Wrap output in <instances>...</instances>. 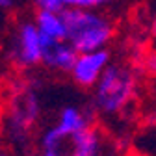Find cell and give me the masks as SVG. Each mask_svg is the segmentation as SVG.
I'll return each mask as SVG.
<instances>
[{"mask_svg":"<svg viewBox=\"0 0 156 156\" xmlns=\"http://www.w3.org/2000/svg\"><path fill=\"white\" fill-rule=\"evenodd\" d=\"M37 9H47V11H63L65 6L62 0H32Z\"/></svg>","mask_w":156,"mask_h":156,"instance_id":"12","label":"cell"},{"mask_svg":"<svg viewBox=\"0 0 156 156\" xmlns=\"http://www.w3.org/2000/svg\"><path fill=\"white\" fill-rule=\"evenodd\" d=\"M71 141H73L71 156H101V136L93 126H87L82 132L74 134Z\"/></svg>","mask_w":156,"mask_h":156,"instance_id":"9","label":"cell"},{"mask_svg":"<svg viewBox=\"0 0 156 156\" xmlns=\"http://www.w3.org/2000/svg\"><path fill=\"white\" fill-rule=\"evenodd\" d=\"M15 6V0H0V11H9Z\"/></svg>","mask_w":156,"mask_h":156,"instance_id":"14","label":"cell"},{"mask_svg":"<svg viewBox=\"0 0 156 156\" xmlns=\"http://www.w3.org/2000/svg\"><path fill=\"white\" fill-rule=\"evenodd\" d=\"M78 58V50L67 39H50L43 35V63L54 71L71 73Z\"/></svg>","mask_w":156,"mask_h":156,"instance_id":"5","label":"cell"},{"mask_svg":"<svg viewBox=\"0 0 156 156\" xmlns=\"http://www.w3.org/2000/svg\"><path fill=\"white\" fill-rule=\"evenodd\" d=\"M41 156H63V154H62L60 151H45Z\"/></svg>","mask_w":156,"mask_h":156,"instance_id":"16","label":"cell"},{"mask_svg":"<svg viewBox=\"0 0 156 156\" xmlns=\"http://www.w3.org/2000/svg\"><path fill=\"white\" fill-rule=\"evenodd\" d=\"M58 128V132H60L63 138H73L74 134L78 132H82L84 128L91 126L89 125V117L80 110V108H76V106H67L62 110L60 113V121H58L54 125Z\"/></svg>","mask_w":156,"mask_h":156,"instance_id":"8","label":"cell"},{"mask_svg":"<svg viewBox=\"0 0 156 156\" xmlns=\"http://www.w3.org/2000/svg\"><path fill=\"white\" fill-rule=\"evenodd\" d=\"M9 54L19 67H34L43 63V34L34 21H24L17 28Z\"/></svg>","mask_w":156,"mask_h":156,"instance_id":"3","label":"cell"},{"mask_svg":"<svg viewBox=\"0 0 156 156\" xmlns=\"http://www.w3.org/2000/svg\"><path fill=\"white\" fill-rule=\"evenodd\" d=\"M145 71L151 76H156V48L145 56Z\"/></svg>","mask_w":156,"mask_h":156,"instance_id":"13","label":"cell"},{"mask_svg":"<svg viewBox=\"0 0 156 156\" xmlns=\"http://www.w3.org/2000/svg\"><path fill=\"white\" fill-rule=\"evenodd\" d=\"M0 156H8V154H2V152H0Z\"/></svg>","mask_w":156,"mask_h":156,"instance_id":"17","label":"cell"},{"mask_svg":"<svg viewBox=\"0 0 156 156\" xmlns=\"http://www.w3.org/2000/svg\"><path fill=\"white\" fill-rule=\"evenodd\" d=\"M37 113H39L37 97L34 93H26L24 97H21V102L13 108L11 121H9V128L13 132V138H19V134L24 138L28 126L37 119Z\"/></svg>","mask_w":156,"mask_h":156,"instance_id":"6","label":"cell"},{"mask_svg":"<svg viewBox=\"0 0 156 156\" xmlns=\"http://www.w3.org/2000/svg\"><path fill=\"white\" fill-rule=\"evenodd\" d=\"M65 8H86V9H99L115 0H62Z\"/></svg>","mask_w":156,"mask_h":156,"instance_id":"11","label":"cell"},{"mask_svg":"<svg viewBox=\"0 0 156 156\" xmlns=\"http://www.w3.org/2000/svg\"><path fill=\"white\" fill-rule=\"evenodd\" d=\"M34 23L37 24L39 32L50 39H67V24L63 11H47V9H37Z\"/></svg>","mask_w":156,"mask_h":156,"instance_id":"7","label":"cell"},{"mask_svg":"<svg viewBox=\"0 0 156 156\" xmlns=\"http://www.w3.org/2000/svg\"><path fill=\"white\" fill-rule=\"evenodd\" d=\"M63 141H65V138L58 132L56 126H50L48 130H45L43 138H41V145H43L45 151H60Z\"/></svg>","mask_w":156,"mask_h":156,"instance_id":"10","label":"cell"},{"mask_svg":"<svg viewBox=\"0 0 156 156\" xmlns=\"http://www.w3.org/2000/svg\"><path fill=\"white\" fill-rule=\"evenodd\" d=\"M136 87H138V82L132 69L119 63H110L99 78V82L95 84L93 104L101 113H119L132 102Z\"/></svg>","mask_w":156,"mask_h":156,"instance_id":"2","label":"cell"},{"mask_svg":"<svg viewBox=\"0 0 156 156\" xmlns=\"http://www.w3.org/2000/svg\"><path fill=\"white\" fill-rule=\"evenodd\" d=\"M67 41L78 50V54L101 50L110 45L115 34L112 19L99 9L86 8H65Z\"/></svg>","mask_w":156,"mask_h":156,"instance_id":"1","label":"cell"},{"mask_svg":"<svg viewBox=\"0 0 156 156\" xmlns=\"http://www.w3.org/2000/svg\"><path fill=\"white\" fill-rule=\"evenodd\" d=\"M110 63H112V54L108 48L84 52L78 54L73 71L69 74L74 80V84H78L80 87H95V84L99 82V78L102 76V73Z\"/></svg>","mask_w":156,"mask_h":156,"instance_id":"4","label":"cell"},{"mask_svg":"<svg viewBox=\"0 0 156 156\" xmlns=\"http://www.w3.org/2000/svg\"><path fill=\"white\" fill-rule=\"evenodd\" d=\"M151 37H152V45L156 48V17L152 19V23H151Z\"/></svg>","mask_w":156,"mask_h":156,"instance_id":"15","label":"cell"}]
</instances>
